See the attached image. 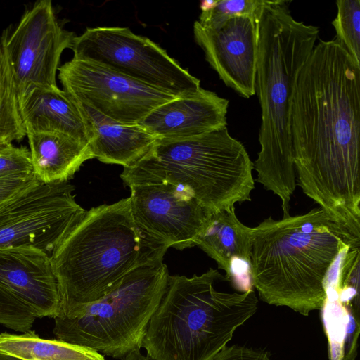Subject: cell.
<instances>
[{"mask_svg":"<svg viewBox=\"0 0 360 360\" xmlns=\"http://www.w3.org/2000/svg\"><path fill=\"white\" fill-rule=\"evenodd\" d=\"M290 138L303 193L360 239V65L335 37L320 39L300 72Z\"/></svg>","mask_w":360,"mask_h":360,"instance_id":"1","label":"cell"},{"mask_svg":"<svg viewBox=\"0 0 360 360\" xmlns=\"http://www.w3.org/2000/svg\"><path fill=\"white\" fill-rule=\"evenodd\" d=\"M288 1L263 7L257 27L255 91L262 112L260 150L253 162L256 181L278 195L283 217L290 215L296 187L290 138V110L297 79L319 37L318 27L296 20Z\"/></svg>","mask_w":360,"mask_h":360,"instance_id":"2","label":"cell"},{"mask_svg":"<svg viewBox=\"0 0 360 360\" xmlns=\"http://www.w3.org/2000/svg\"><path fill=\"white\" fill-rule=\"evenodd\" d=\"M352 245H360V239L320 207L279 220L269 217L252 228V286L267 304L308 316L322 308L328 271Z\"/></svg>","mask_w":360,"mask_h":360,"instance_id":"3","label":"cell"},{"mask_svg":"<svg viewBox=\"0 0 360 360\" xmlns=\"http://www.w3.org/2000/svg\"><path fill=\"white\" fill-rule=\"evenodd\" d=\"M168 248L139 229L129 198L86 211L51 255L61 295L58 316L101 299L135 268L163 259Z\"/></svg>","mask_w":360,"mask_h":360,"instance_id":"4","label":"cell"},{"mask_svg":"<svg viewBox=\"0 0 360 360\" xmlns=\"http://www.w3.org/2000/svg\"><path fill=\"white\" fill-rule=\"evenodd\" d=\"M220 281L231 282L210 268L191 278L169 276L166 291L152 316L142 346L152 360H212L234 332L257 311L252 288L218 290Z\"/></svg>","mask_w":360,"mask_h":360,"instance_id":"5","label":"cell"},{"mask_svg":"<svg viewBox=\"0 0 360 360\" xmlns=\"http://www.w3.org/2000/svg\"><path fill=\"white\" fill-rule=\"evenodd\" d=\"M253 162L244 146L222 127L195 136L158 139L152 150L124 167V184H172L195 198L207 213L235 210L250 201Z\"/></svg>","mask_w":360,"mask_h":360,"instance_id":"6","label":"cell"},{"mask_svg":"<svg viewBox=\"0 0 360 360\" xmlns=\"http://www.w3.org/2000/svg\"><path fill=\"white\" fill-rule=\"evenodd\" d=\"M162 259L135 268L101 299L55 317L58 340L120 359L140 350L167 286L169 275Z\"/></svg>","mask_w":360,"mask_h":360,"instance_id":"7","label":"cell"},{"mask_svg":"<svg viewBox=\"0 0 360 360\" xmlns=\"http://www.w3.org/2000/svg\"><path fill=\"white\" fill-rule=\"evenodd\" d=\"M75 58L94 62L176 98L195 94L200 81L150 39L128 27H88L75 36Z\"/></svg>","mask_w":360,"mask_h":360,"instance_id":"8","label":"cell"},{"mask_svg":"<svg viewBox=\"0 0 360 360\" xmlns=\"http://www.w3.org/2000/svg\"><path fill=\"white\" fill-rule=\"evenodd\" d=\"M2 34L19 103L34 89L58 87L60 56L75 35L60 25L51 1H37L15 29L8 27Z\"/></svg>","mask_w":360,"mask_h":360,"instance_id":"9","label":"cell"},{"mask_svg":"<svg viewBox=\"0 0 360 360\" xmlns=\"http://www.w3.org/2000/svg\"><path fill=\"white\" fill-rule=\"evenodd\" d=\"M74 186L41 183L0 212V249L33 247L50 256L85 210Z\"/></svg>","mask_w":360,"mask_h":360,"instance_id":"10","label":"cell"},{"mask_svg":"<svg viewBox=\"0 0 360 360\" xmlns=\"http://www.w3.org/2000/svg\"><path fill=\"white\" fill-rule=\"evenodd\" d=\"M58 71L63 90L74 101L119 123L137 124L176 98L88 60L72 58Z\"/></svg>","mask_w":360,"mask_h":360,"instance_id":"11","label":"cell"},{"mask_svg":"<svg viewBox=\"0 0 360 360\" xmlns=\"http://www.w3.org/2000/svg\"><path fill=\"white\" fill-rule=\"evenodd\" d=\"M129 187L134 221L146 236L178 250L195 245L209 214L195 198L166 182Z\"/></svg>","mask_w":360,"mask_h":360,"instance_id":"12","label":"cell"},{"mask_svg":"<svg viewBox=\"0 0 360 360\" xmlns=\"http://www.w3.org/2000/svg\"><path fill=\"white\" fill-rule=\"evenodd\" d=\"M195 42L219 78L240 96L249 98L256 94L257 27L249 16H236L216 29L193 25Z\"/></svg>","mask_w":360,"mask_h":360,"instance_id":"13","label":"cell"},{"mask_svg":"<svg viewBox=\"0 0 360 360\" xmlns=\"http://www.w3.org/2000/svg\"><path fill=\"white\" fill-rule=\"evenodd\" d=\"M0 283L27 305L36 318L56 317L61 295L51 257L33 247L0 249Z\"/></svg>","mask_w":360,"mask_h":360,"instance_id":"14","label":"cell"},{"mask_svg":"<svg viewBox=\"0 0 360 360\" xmlns=\"http://www.w3.org/2000/svg\"><path fill=\"white\" fill-rule=\"evenodd\" d=\"M229 100L200 87L152 110L138 124L157 139H180L212 131L227 124Z\"/></svg>","mask_w":360,"mask_h":360,"instance_id":"15","label":"cell"},{"mask_svg":"<svg viewBox=\"0 0 360 360\" xmlns=\"http://www.w3.org/2000/svg\"><path fill=\"white\" fill-rule=\"evenodd\" d=\"M321 309L330 360H355L360 333L359 274L328 275Z\"/></svg>","mask_w":360,"mask_h":360,"instance_id":"16","label":"cell"},{"mask_svg":"<svg viewBox=\"0 0 360 360\" xmlns=\"http://www.w3.org/2000/svg\"><path fill=\"white\" fill-rule=\"evenodd\" d=\"M77 103L87 124L89 146L94 158L128 167L145 157L155 145L157 138L138 124L119 123Z\"/></svg>","mask_w":360,"mask_h":360,"instance_id":"17","label":"cell"},{"mask_svg":"<svg viewBox=\"0 0 360 360\" xmlns=\"http://www.w3.org/2000/svg\"><path fill=\"white\" fill-rule=\"evenodd\" d=\"M252 228L243 224L235 210L208 214L205 226L198 237V245L226 272L231 282L250 276L245 274L236 262L250 269Z\"/></svg>","mask_w":360,"mask_h":360,"instance_id":"18","label":"cell"},{"mask_svg":"<svg viewBox=\"0 0 360 360\" xmlns=\"http://www.w3.org/2000/svg\"><path fill=\"white\" fill-rule=\"evenodd\" d=\"M19 105L26 132H58L89 143L87 124L79 105L59 87L34 89Z\"/></svg>","mask_w":360,"mask_h":360,"instance_id":"19","label":"cell"},{"mask_svg":"<svg viewBox=\"0 0 360 360\" xmlns=\"http://www.w3.org/2000/svg\"><path fill=\"white\" fill-rule=\"evenodd\" d=\"M33 172L43 184L67 182L87 160L89 143L58 132L27 131Z\"/></svg>","mask_w":360,"mask_h":360,"instance_id":"20","label":"cell"},{"mask_svg":"<svg viewBox=\"0 0 360 360\" xmlns=\"http://www.w3.org/2000/svg\"><path fill=\"white\" fill-rule=\"evenodd\" d=\"M0 350L22 360H105L89 348L59 340H46L34 331L0 333Z\"/></svg>","mask_w":360,"mask_h":360,"instance_id":"21","label":"cell"},{"mask_svg":"<svg viewBox=\"0 0 360 360\" xmlns=\"http://www.w3.org/2000/svg\"><path fill=\"white\" fill-rule=\"evenodd\" d=\"M26 130L3 34L0 37V150L20 141Z\"/></svg>","mask_w":360,"mask_h":360,"instance_id":"22","label":"cell"},{"mask_svg":"<svg viewBox=\"0 0 360 360\" xmlns=\"http://www.w3.org/2000/svg\"><path fill=\"white\" fill-rule=\"evenodd\" d=\"M337 15L333 20L335 37L360 65V1L338 0Z\"/></svg>","mask_w":360,"mask_h":360,"instance_id":"23","label":"cell"},{"mask_svg":"<svg viewBox=\"0 0 360 360\" xmlns=\"http://www.w3.org/2000/svg\"><path fill=\"white\" fill-rule=\"evenodd\" d=\"M270 2V0H218L212 9L201 13L198 22L207 29H216L228 19L236 16H249L257 22L263 7Z\"/></svg>","mask_w":360,"mask_h":360,"instance_id":"24","label":"cell"},{"mask_svg":"<svg viewBox=\"0 0 360 360\" xmlns=\"http://www.w3.org/2000/svg\"><path fill=\"white\" fill-rule=\"evenodd\" d=\"M35 319L30 308L0 283V325L24 333L30 330Z\"/></svg>","mask_w":360,"mask_h":360,"instance_id":"25","label":"cell"},{"mask_svg":"<svg viewBox=\"0 0 360 360\" xmlns=\"http://www.w3.org/2000/svg\"><path fill=\"white\" fill-rule=\"evenodd\" d=\"M34 174L30 150L9 144L0 150V179Z\"/></svg>","mask_w":360,"mask_h":360,"instance_id":"26","label":"cell"},{"mask_svg":"<svg viewBox=\"0 0 360 360\" xmlns=\"http://www.w3.org/2000/svg\"><path fill=\"white\" fill-rule=\"evenodd\" d=\"M41 182L34 174L0 179V212Z\"/></svg>","mask_w":360,"mask_h":360,"instance_id":"27","label":"cell"},{"mask_svg":"<svg viewBox=\"0 0 360 360\" xmlns=\"http://www.w3.org/2000/svg\"><path fill=\"white\" fill-rule=\"evenodd\" d=\"M212 360H271L269 354L240 345L226 346Z\"/></svg>","mask_w":360,"mask_h":360,"instance_id":"28","label":"cell"},{"mask_svg":"<svg viewBox=\"0 0 360 360\" xmlns=\"http://www.w3.org/2000/svg\"><path fill=\"white\" fill-rule=\"evenodd\" d=\"M122 360H152L148 356H143L140 350H136L131 352L129 354H127L124 358Z\"/></svg>","mask_w":360,"mask_h":360,"instance_id":"29","label":"cell"},{"mask_svg":"<svg viewBox=\"0 0 360 360\" xmlns=\"http://www.w3.org/2000/svg\"><path fill=\"white\" fill-rule=\"evenodd\" d=\"M218 0H204L200 4V8L202 12L208 11L212 9L217 4Z\"/></svg>","mask_w":360,"mask_h":360,"instance_id":"30","label":"cell"},{"mask_svg":"<svg viewBox=\"0 0 360 360\" xmlns=\"http://www.w3.org/2000/svg\"><path fill=\"white\" fill-rule=\"evenodd\" d=\"M0 360H22L0 350Z\"/></svg>","mask_w":360,"mask_h":360,"instance_id":"31","label":"cell"}]
</instances>
